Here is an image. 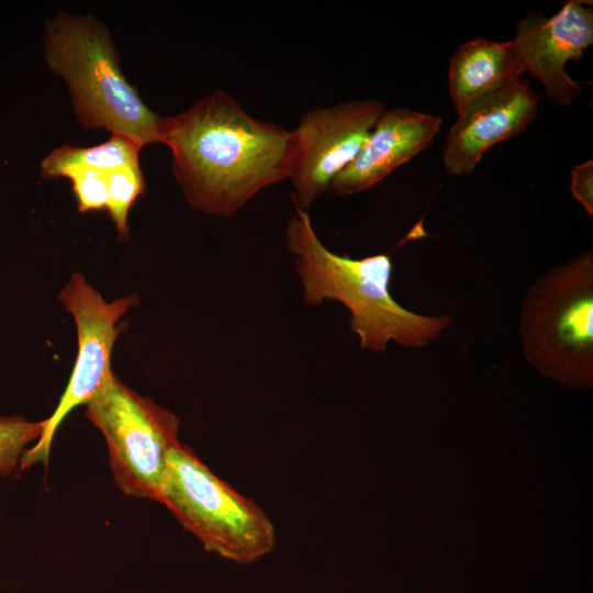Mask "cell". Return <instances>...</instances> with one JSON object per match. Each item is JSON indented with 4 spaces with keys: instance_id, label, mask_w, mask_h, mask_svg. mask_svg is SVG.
I'll return each mask as SVG.
<instances>
[{
    "instance_id": "11",
    "label": "cell",
    "mask_w": 593,
    "mask_h": 593,
    "mask_svg": "<svg viewBox=\"0 0 593 593\" xmlns=\"http://www.w3.org/2000/svg\"><path fill=\"white\" fill-rule=\"evenodd\" d=\"M441 118L406 108L384 110L355 159L334 179L328 193L368 190L427 148Z\"/></svg>"
},
{
    "instance_id": "5",
    "label": "cell",
    "mask_w": 593,
    "mask_h": 593,
    "mask_svg": "<svg viewBox=\"0 0 593 593\" xmlns=\"http://www.w3.org/2000/svg\"><path fill=\"white\" fill-rule=\"evenodd\" d=\"M158 502L206 551L226 560L248 564L276 548L275 525L266 512L181 443L169 456Z\"/></svg>"
},
{
    "instance_id": "9",
    "label": "cell",
    "mask_w": 593,
    "mask_h": 593,
    "mask_svg": "<svg viewBox=\"0 0 593 593\" xmlns=\"http://www.w3.org/2000/svg\"><path fill=\"white\" fill-rule=\"evenodd\" d=\"M514 47L525 71L540 80L547 97L567 108L581 93L566 66L579 60L593 42V10L570 0L552 16L529 13L516 24Z\"/></svg>"
},
{
    "instance_id": "4",
    "label": "cell",
    "mask_w": 593,
    "mask_h": 593,
    "mask_svg": "<svg viewBox=\"0 0 593 593\" xmlns=\"http://www.w3.org/2000/svg\"><path fill=\"white\" fill-rule=\"evenodd\" d=\"M526 361L574 390L593 385V250L542 273L528 288L519 311Z\"/></svg>"
},
{
    "instance_id": "1",
    "label": "cell",
    "mask_w": 593,
    "mask_h": 593,
    "mask_svg": "<svg viewBox=\"0 0 593 593\" xmlns=\"http://www.w3.org/2000/svg\"><path fill=\"white\" fill-rule=\"evenodd\" d=\"M161 143L186 200L209 215L231 216L289 178L291 130L253 116L223 90L164 116Z\"/></svg>"
},
{
    "instance_id": "16",
    "label": "cell",
    "mask_w": 593,
    "mask_h": 593,
    "mask_svg": "<svg viewBox=\"0 0 593 593\" xmlns=\"http://www.w3.org/2000/svg\"><path fill=\"white\" fill-rule=\"evenodd\" d=\"M109 171L79 168L64 176L71 181L79 212L105 209Z\"/></svg>"
},
{
    "instance_id": "8",
    "label": "cell",
    "mask_w": 593,
    "mask_h": 593,
    "mask_svg": "<svg viewBox=\"0 0 593 593\" xmlns=\"http://www.w3.org/2000/svg\"><path fill=\"white\" fill-rule=\"evenodd\" d=\"M379 100H349L306 111L291 130L294 205L309 212L313 202L328 193L334 179L355 159L380 115Z\"/></svg>"
},
{
    "instance_id": "14",
    "label": "cell",
    "mask_w": 593,
    "mask_h": 593,
    "mask_svg": "<svg viewBox=\"0 0 593 593\" xmlns=\"http://www.w3.org/2000/svg\"><path fill=\"white\" fill-rule=\"evenodd\" d=\"M144 191L145 180L139 165L124 166L108 172L105 209L120 237H127L130 209Z\"/></svg>"
},
{
    "instance_id": "2",
    "label": "cell",
    "mask_w": 593,
    "mask_h": 593,
    "mask_svg": "<svg viewBox=\"0 0 593 593\" xmlns=\"http://www.w3.org/2000/svg\"><path fill=\"white\" fill-rule=\"evenodd\" d=\"M286 243L294 257L304 303L317 306L331 300L343 304L361 349L382 353L390 342L424 347L454 322L447 314H418L399 304L390 293L393 266L389 255L356 259L335 254L317 236L309 212L298 206L288 221Z\"/></svg>"
},
{
    "instance_id": "12",
    "label": "cell",
    "mask_w": 593,
    "mask_h": 593,
    "mask_svg": "<svg viewBox=\"0 0 593 593\" xmlns=\"http://www.w3.org/2000/svg\"><path fill=\"white\" fill-rule=\"evenodd\" d=\"M523 72L525 68L512 41L475 37L465 42L449 64L448 88L456 111L519 79Z\"/></svg>"
},
{
    "instance_id": "3",
    "label": "cell",
    "mask_w": 593,
    "mask_h": 593,
    "mask_svg": "<svg viewBox=\"0 0 593 593\" xmlns=\"http://www.w3.org/2000/svg\"><path fill=\"white\" fill-rule=\"evenodd\" d=\"M44 58L70 92L85 128H104L142 146L161 143L163 118L121 71L110 31L94 15L58 11L44 25Z\"/></svg>"
},
{
    "instance_id": "7",
    "label": "cell",
    "mask_w": 593,
    "mask_h": 593,
    "mask_svg": "<svg viewBox=\"0 0 593 593\" xmlns=\"http://www.w3.org/2000/svg\"><path fill=\"white\" fill-rule=\"evenodd\" d=\"M58 299L77 327V358L57 407L44 419L41 437L22 454L21 470L37 462L47 465L54 436L65 417L74 409L91 401L112 378L111 354L122 331L121 318L137 303L134 294L105 301L78 272L70 277Z\"/></svg>"
},
{
    "instance_id": "17",
    "label": "cell",
    "mask_w": 593,
    "mask_h": 593,
    "mask_svg": "<svg viewBox=\"0 0 593 593\" xmlns=\"http://www.w3.org/2000/svg\"><path fill=\"white\" fill-rule=\"evenodd\" d=\"M570 192L583 206L590 217L593 216V163L577 165L570 172Z\"/></svg>"
},
{
    "instance_id": "10",
    "label": "cell",
    "mask_w": 593,
    "mask_h": 593,
    "mask_svg": "<svg viewBox=\"0 0 593 593\" xmlns=\"http://www.w3.org/2000/svg\"><path fill=\"white\" fill-rule=\"evenodd\" d=\"M538 102L528 82L519 78L459 110L443 149L447 174L472 172L491 147L529 126L537 115Z\"/></svg>"
},
{
    "instance_id": "15",
    "label": "cell",
    "mask_w": 593,
    "mask_h": 593,
    "mask_svg": "<svg viewBox=\"0 0 593 593\" xmlns=\"http://www.w3.org/2000/svg\"><path fill=\"white\" fill-rule=\"evenodd\" d=\"M45 421L29 422L19 415L0 416V475L16 470L25 447L41 437Z\"/></svg>"
},
{
    "instance_id": "6",
    "label": "cell",
    "mask_w": 593,
    "mask_h": 593,
    "mask_svg": "<svg viewBox=\"0 0 593 593\" xmlns=\"http://www.w3.org/2000/svg\"><path fill=\"white\" fill-rule=\"evenodd\" d=\"M86 414L105 439L121 492L158 502L169 456L180 444L178 417L115 374L86 404Z\"/></svg>"
},
{
    "instance_id": "13",
    "label": "cell",
    "mask_w": 593,
    "mask_h": 593,
    "mask_svg": "<svg viewBox=\"0 0 593 593\" xmlns=\"http://www.w3.org/2000/svg\"><path fill=\"white\" fill-rule=\"evenodd\" d=\"M142 147L135 139L115 133L107 142L91 147L66 144L51 152L41 161V172L45 178H56L79 168L114 170L139 165Z\"/></svg>"
}]
</instances>
